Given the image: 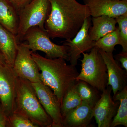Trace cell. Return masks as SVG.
<instances>
[{
    "label": "cell",
    "mask_w": 127,
    "mask_h": 127,
    "mask_svg": "<svg viewBox=\"0 0 127 127\" xmlns=\"http://www.w3.org/2000/svg\"><path fill=\"white\" fill-rule=\"evenodd\" d=\"M50 10L45 28L50 38H73L91 12L87 6L76 0H48Z\"/></svg>",
    "instance_id": "obj_1"
},
{
    "label": "cell",
    "mask_w": 127,
    "mask_h": 127,
    "mask_svg": "<svg viewBox=\"0 0 127 127\" xmlns=\"http://www.w3.org/2000/svg\"><path fill=\"white\" fill-rule=\"evenodd\" d=\"M31 55L41 72L42 82L52 90L61 104L66 92L76 82L79 73L76 67L67 64L63 58L50 59L32 52Z\"/></svg>",
    "instance_id": "obj_2"
},
{
    "label": "cell",
    "mask_w": 127,
    "mask_h": 127,
    "mask_svg": "<svg viewBox=\"0 0 127 127\" xmlns=\"http://www.w3.org/2000/svg\"><path fill=\"white\" fill-rule=\"evenodd\" d=\"M14 112L26 117L38 127H52V122L39 101L32 83L16 77Z\"/></svg>",
    "instance_id": "obj_3"
},
{
    "label": "cell",
    "mask_w": 127,
    "mask_h": 127,
    "mask_svg": "<svg viewBox=\"0 0 127 127\" xmlns=\"http://www.w3.org/2000/svg\"><path fill=\"white\" fill-rule=\"evenodd\" d=\"M89 53H83L81 72L76 78V81H83L97 90L103 92L108 86V76L106 66L99 49L94 47Z\"/></svg>",
    "instance_id": "obj_4"
},
{
    "label": "cell",
    "mask_w": 127,
    "mask_h": 127,
    "mask_svg": "<svg viewBox=\"0 0 127 127\" xmlns=\"http://www.w3.org/2000/svg\"><path fill=\"white\" fill-rule=\"evenodd\" d=\"M22 45L32 52L41 51L45 53L46 57L50 59L63 58L69 61V47L67 46L57 45L53 42L46 30L38 26L30 28L23 37Z\"/></svg>",
    "instance_id": "obj_5"
},
{
    "label": "cell",
    "mask_w": 127,
    "mask_h": 127,
    "mask_svg": "<svg viewBox=\"0 0 127 127\" xmlns=\"http://www.w3.org/2000/svg\"><path fill=\"white\" fill-rule=\"evenodd\" d=\"M50 10L48 0H32L18 10L19 23L16 35L18 43L22 41L25 34L31 28L38 26L45 30V22Z\"/></svg>",
    "instance_id": "obj_6"
},
{
    "label": "cell",
    "mask_w": 127,
    "mask_h": 127,
    "mask_svg": "<svg viewBox=\"0 0 127 127\" xmlns=\"http://www.w3.org/2000/svg\"><path fill=\"white\" fill-rule=\"evenodd\" d=\"M16 78L11 66L0 63V102L8 116L15 110Z\"/></svg>",
    "instance_id": "obj_7"
},
{
    "label": "cell",
    "mask_w": 127,
    "mask_h": 127,
    "mask_svg": "<svg viewBox=\"0 0 127 127\" xmlns=\"http://www.w3.org/2000/svg\"><path fill=\"white\" fill-rule=\"evenodd\" d=\"M32 51L19 43L12 70L16 76L32 83L42 82L39 67L32 57Z\"/></svg>",
    "instance_id": "obj_8"
},
{
    "label": "cell",
    "mask_w": 127,
    "mask_h": 127,
    "mask_svg": "<svg viewBox=\"0 0 127 127\" xmlns=\"http://www.w3.org/2000/svg\"><path fill=\"white\" fill-rule=\"evenodd\" d=\"M32 83L41 104L52 120V127H63L61 103L56 95L42 82Z\"/></svg>",
    "instance_id": "obj_9"
},
{
    "label": "cell",
    "mask_w": 127,
    "mask_h": 127,
    "mask_svg": "<svg viewBox=\"0 0 127 127\" xmlns=\"http://www.w3.org/2000/svg\"><path fill=\"white\" fill-rule=\"evenodd\" d=\"M112 89L108 86L103 91L93 108V117L98 127H110L116 116L119 102L115 101L111 97Z\"/></svg>",
    "instance_id": "obj_10"
},
{
    "label": "cell",
    "mask_w": 127,
    "mask_h": 127,
    "mask_svg": "<svg viewBox=\"0 0 127 127\" xmlns=\"http://www.w3.org/2000/svg\"><path fill=\"white\" fill-rule=\"evenodd\" d=\"M90 17L85 19L79 31L72 39L66 40L64 45L69 47V61L71 65H77L81 54L91 50L95 46V41L91 40L88 35V30L91 26Z\"/></svg>",
    "instance_id": "obj_11"
},
{
    "label": "cell",
    "mask_w": 127,
    "mask_h": 127,
    "mask_svg": "<svg viewBox=\"0 0 127 127\" xmlns=\"http://www.w3.org/2000/svg\"><path fill=\"white\" fill-rule=\"evenodd\" d=\"M83 1L92 17L106 15L116 18L127 13V0H83Z\"/></svg>",
    "instance_id": "obj_12"
},
{
    "label": "cell",
    "mask_w": 127,
    "mask_h": 127,
    "mask_svg": "<svg viewBox=\"0 0 127 127\" xmlns=\"http://www.w3.org/2000/svg\"><path fill=\"white\" fill-rule=\"evenodd\" d=\"M99 49L106 66L108 81V86H111L113 96L127 86V72L114 59L113 53H107Z\"/></svg>",
    "instance_id": "obj_13"
},
{
    "label": "cell",
    "mask_w": 127,
    "mask_h": 127,
    "mask_svg": "<svg viewBox=\"0 0 127 127\" xmlns=\"http://www.w3.org/2000/svg\"><path fill=\"white\" fill-rule=\"evenodd\" d=\"M92 107L82 101L63 118V127H86L93 117Z\"/></svg>",
    "instance_id": "obj_14"
},
{
    "label": "cell",
    "mask_w": 127,
    "mask_h": 127,
    "mask_svg": "<svg viewBox=\"0 0 127 127\" xmlns=\"http://www.w3.org/2000/svg\"><path fill=\"white\" fill-rule=\"evenodd\" d=\"M16 36L0 25V52L6 63L13 66L18 50Z\"/></svg>",
    "instance_id": "obj_15"
},
{
    "label": "cell",
    "mask_w": 127,
    "mask_h": 127,
    "mask_svg": "<svg viewBox=\"0 0 127 127\" xmlns=\"http://www.w3.org/2000/svg\"><path fill=\"white\" fill-rule=\"evenodd\" d=\"M92 21L93 26L89 29L88 35L91 40L94 41L113 31L117 28L115 18L109 16L92 17Z\"/></svg>",
    "instance_id": "obj_16"
},
{
    "label": "cell",
    "mask_w": 127,
    "mask_h": 127,
    "mask_svg": "<svg viewBox=\"0 0 127 127\" xmlns=\"http://www.w3.org/2000/svg\"><path fill=\"white\" fill-rule=\"evenodd\" d=\"M18 23L17 10L10 1L0 0V25L16 36Z\"/></svg>",
    "instance_id": "obj_17"
},
{
    "label": "cell",
    "mask_w": 127,
    "mask_h": 127,
    "mask_svg": "<svg viewBox=\"0 0 127 127\" xmlns=\"http://www.w3.org/2000/svg\"><path fill=\"white\" fill-rule=\"evenodd\" d=\"M113 100L119 101L117 111L114 117L111 127L122 125L127 127V86L113 96Z\"/></svg>",
    "instance_id": "obj_18"
},
{
    "label": "cell",
    "mask_w": 127,
    "mask_h": 127,
    "mask_svg": "<svg viewBox=\"0 0 127 127\" xmlns=\"http://www.w3.org/2000/svg\"><path fill=\"white\" fill-rule=\"evenodd\" d=\"M76 83L68 89L63 99L61 104L63 118L68 113L80 105L82 102L77 90Z\"/></svg>",
    "instance_id": "obj_19"
},
{
    "label": "cell",
    "mask_w": 127,
    "mask_h": 127,
    "mask_svg": "<svg viewBox=\"0 0 127 127\" xmlns=\"http://www.w3.org/2000/svg\"><path fill=\"white\" fill-rule=\"evenodd\" d=\"M77 90L82 101L85 102L93 108L99 99L95 89L86 82L77 81Z\"/></svg>",
    "instance_id": "obj_20"
},
{
    "label": "cell",
    "mask_w": 127,
    "mask_h": 127,
    "mask_svg": "<svg viewBox=\"0 0 127 127\" xmlns=\"http://www.w3.org/2000/svg\"><path fill=\"white\" fill-rule=\"evenodd\" d=\"M118 27L95 41V46L107 53H113L116 45H119Z\"/></svg>",
    "instance_id": "obj_21"
},
{
    "label": "cell",
    "mask_w": 127,
    "mask_h": 127,
    "mask_svg": "<svg viewBox=\"0 0 127 127\" xmlns=\"http://www.w3.org/2000/svg\"><path fill=\"white\" fill-rule=\"evenodd\" d=\"M118 25L119 45L122 47V51L127 52V13L115 18Z\"/></svg>",
    "instance_id": "obj_22"
},
{
    "label": "cell",
    "mask_w": 127,
    "mask_h": 127,
    "mask_svg": "<svg viewBox=\"0 0 127 127\" xmlns=\"http://www.w3.org/2000/svg\"><path fill=\"white\" fill-rule=\"evenodd\" d=\"M7 127H38L29 119L14 112L8 116Z\"/></svg>",
    "instance_id": "obj_23"
},
{
    "label": "cell",
    "mask_w": 127,
    "mask_h": 127,
    "mask_svg": "<svg viewBox=\"0 0 127 127\" xmlns=\"http://www.w3.org/2000/svg\"><path fill=\"white\" fill-rule=\"evenodd\" d=\"M116 58L120 62L122 68L127 72V52L122 51L121 52L116 55Z\"/></svg>",
    "instance_id": "obj_24"
},
{
    "label": "cell",
    "mask_w": 127,
    "mask_h": 127,
    "mask_svg": "<svg viewBox=\"0 0 127 127\" xmlns=\"http://www.w3.org/2000/svg\"><path fill=\"white\" fill-rule=\"evenodd\" d=\"M8 116L0 103V127H7Z\"/></svg>",
    "instance_id": "obj_25"
},
{
    "label": "cell",
    "mask_w": 127,
    "mask_h": 127,
    "mask_svg": "<svg viewBox=\"0 0 127 127\" xmlns=\"http://www.w3.org/2000/svg\"><path fill=\"white\" fill-rule=\"evenodd\" d=\"M32 0H11L10 2L18 11Z\"/></svg>",
    "instance_id": "obj_26"
},
{
    "label": "cell",
    "mask_w": 127,
    "mask_h": 127,
    "mask_svg": "<svg viewBox=\"0 0 127 127\" xmlns=\"http://www.w3.org/2000/svg\"><path fill=\"white\" fill-rule=\"evenodd\" d=\"M0 63H6L5 61L4 58L3 57L2 53L0 52Z\"/></svg>",
    "instance_id": "obj_27"
},
{
    "label": "cell",
    "mask_w": 127,
    "mask_h": 127,
    "mask_svg": "<svg viewBox=\"0 0 127 127\" xmlns=\"http://www.w3.org/2000/svg\"><path fill=\"white\" fill-rule=\"evenodd\" d=\"M117 0V1H122V0Z\"/></svg>",
    "instance_id": "obj_28"
},
{
    "label": "cell",
    "mask_w": 127,
    "mask_h": 127,
    "mask_svg": "<svg viewBox=\"0 0 127 127\" xmlns=\"http://www.w3.org/2000/svg\"><path fill=\"white\" fill-rule=\"evenodd\" d=\"M7 0L9 1H10L11 0Z\"/></svg>",
    "instance_id": "obj_29"
},
{
    "label": "cell",
    "mask_w": 127,
    "mask_h": 127,
    "mask_svg": "<svg viewBox=\"0 0 127 127\" xmlns=\"http://www.w3.org/2000/svg\"></svg>",
    "instance_id": "obj_30"
}]
</instances>
